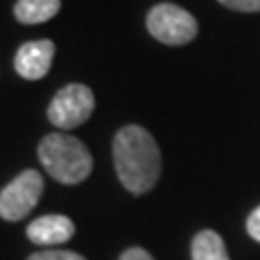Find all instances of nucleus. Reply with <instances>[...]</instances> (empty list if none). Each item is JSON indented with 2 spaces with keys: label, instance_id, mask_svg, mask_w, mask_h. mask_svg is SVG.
Instances as JSON below:
<instances>
[{
  "label": "nucleus",
  "instance_id": "obj_2",
  "mask_svg": "<svg viewBox=\"0 0 260 260\" xmlns=\"http://www.w3.org/2000/svg\"><path fill=\"white\" fill-rule=\"evenodd\" d=\"M39 162L61 184H78L91 174L93 158L87 145L76 137L50 133L39 141Z\"/></svg>",
  "mask_w": 260,
  "mask_h": 260
},
{
  "label": "nucleus",
  "instance_id": "obj_4",
  "mask_svg": "<svg viewBox=\"0 0 260 260\" xmlns=\"http://www.w3.org/2000/svg\"><path fill=\"white\" fill-rule=\"evenodd\" d=\"M95 107L93 91L87 85L72 83L56 91L50 107H48V119L59 130H72L83 126L91 117Z\"/></svg>",
  "mask_w": 260,
  "mask_h": 260
},
{
  "label": "nucleus",
  "instance_id": "obj_8",
  "mask_svg": "<svg viewBox=\"0 0 260 260\" xmlns=\"http://www.w3.org/2000/svg\"><path fill=\"white\" fill-rule=\"evenodd\" d=\"M61 11V0H18L13 7L15 20L22 24H42Z\"/></svg>",
  "mask_w": 260,
  "mask_h": 260
},
{
  "label": "nucleus",
  "instance_id": "obj_3",
  "mask_svg": "<svg viewBox=\"0 0 260 260\" xmlns=\"http://www.w3.org/2000/svg\"><path fill=\"white\" fill-rule=\"evenodd\" d=\"M148 30L154 39L167 46H184L198 37V20L172 3H160L148 13Z\"/></svg>",
  "mask_w": 260,
  "mask_h": 260
},
{
  "label": "nucleus",
  "instance_id": "obj_1",
  "mask_svg": "<svg viewBox=\"0 0 260 260\" xmlns=\"http://www.w3.org/2000/svg\"><path fill=\"white\" fill-rule=\"evenodd\" d=\"M113 162L119 182L133 195L154 189L160 178L162 158L154 137L141 126H124L113 141Z\"/></svg>",
  "mask_w": 260,
  "mask_h": 260
},
{
  "label": "nucleus",
  "instance_id": "obj_12",
  "mask_svg": "<svg viewBox=\"0 0 260 260\" xmlns=\"http://www.w3.org/2000/svg\"><path fill=\"white\" fill-rule=\"evenodd\" d=\"M247 234L260 243V206L251 210V215L247 217Z\"/></svg>",
  "mask_w": 260,
  "mask_h": 260
},
{
  "label": "nucleus",
  "instance_id": "obj_9",
  "mask_svg": "<svg viewBox=\"0 0 260 260\" xmlns=\"http://www.w3.org/2000/svg\"><path fill=\"white\" fill-rule=\"evenodd\" d=\"M193 260H230L223 239L215 230H202L191 243Z\"/></svg>",
  "mask_w": 260,
  "mask_h": 260
},
{
  "label": "nucleus",
  "instance_id": "obj_11",
  "mask_svg": "<svg viewBox=\"0 0 260 260\" xmlns=\"http://www.w3.org/2000/svg\"><path fill=\"white\" fill-rule=\"evenodd\" d=\"M219 3L232 11H243V13H258L260 11V0H219Z\"/></svg>",
  "mask_w": 260,
  "mask_h": 260
},
{
  "label": "nucleus",
  "instance_id": "obj_10",
  "mask_svg": "<svg viewBox=\"0 0 260 260\" xmlns=\"http://www.w3.org/2000/svg\"><path fill=\"white\" fill-rule=\"evenodd\" d=\"M28 260H85V258L76 254V251H68V249H44L30 254Z\"/></svg>",
  "mask_w": 260,
  "mask_h": 260
},
{
  "label": "nucleus",
  "instance_id": "obj_6",
  "mask_svg": "<svg viewBox=\"0 0 260 260\" xmlns=\"http://www.w3.org/2000/svg\"><path fill=\"white\" fill-rule=\"evenodd\" d=\"M54 59V44L50 39H37V42H26L15 52V72L26 80H39L50 72Z\"/></svg>",
  "mask_w": 260,
  "mask_h": 260
},
{
  "label": "nucleus",
  "instance_id": "obj_13",
  "mask_svg": "<svg viewBox=\"0 0 260 260\" xmlns=\"http://www.w3.org/2000/svg\"><path fill=\"white\" fill-rule=\"evenodd\" d=\"M119 260H154V256L143 247H130L119 256Z\"/></svg>",
  "mask_w": 260,
  "mask_h": 260
},
{
  "label": "nucleus",
  "instance_id": "obj_7",
  "mask_svg": "<svg viewBox=\"0 0 260 260\" xmlns=\"http://www.w3.org/2000/svg\"><path fill=\"white\" fill-rule=\"evenodd\" d=\"M74 232H76L74 223H72V219L65 217V215L37 217V219H32L26 228V237L30 243H35V245H48V247L68 243L72 237H74Z\"/></svg>",
  "mask_w": 260,
  "mask_h": 260
},
{
  "label": "nucleus",
  "instance_id": "obj_5",
  "mask_svg": "<svg viewBox=\"0 0 260 260\" xmlns=\"http://www.w3.org/2000/svg\"><path fill=\"white\" fill-rule=\"evenodd\" d=\"M44 195V178L35 169L22 172L0 191V217L5 221H20L37 206Z\"/></svg>",
  "mask_w": 260,
  "mask_h": 260
}]
</instances>
